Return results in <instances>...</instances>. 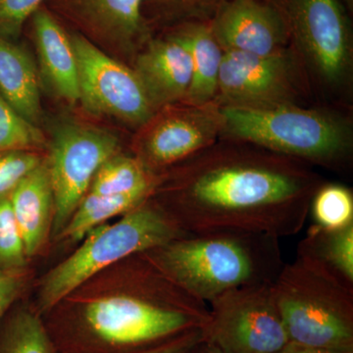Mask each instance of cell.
Here are the masks:
<instances>
[{
	"label": "cell",
	"instance_id": "obj_21",
	"mask_svg": "<svg viewBox=\"0 0 353 353\" xmlns=\"http://www.w3.org/2000/svg\"><path fill=\"white\" fill-rule=\"evenodd\" d=\"M152 190H139L117 196H99L88 192L58 239L82 241L94 228L118 215L126 214L152 196Z\"/></svg>",
	"mask_w": 353,
	"mask_h": 353
},
{
	"label": "cell",
	"instance_id": "obj_27",
	"mask_svg": "<svg viewBox=\"0 0 353 353\" xmlns=\"http://www.w3.org/2000/svg\"><path fill=\"white\" fill-rule=\"evenodd\" d=\"M24 241L9 196L0 199V268L23 273L27 265Z\"/></svg>",
	"mask_w": 353,
	"mask_h": 353
},
{
	"label": "cell",
	"instance_id": "obj_2",
	"mask_svg": "<svg viewBox=\"0 0 353 353\" xmlns=\"http://www.w3.org/2000/svg\"><path fill=\"white\" fill-rule=\"evenodd\" d=\"M122 292L43 320L60 353H134L203 330L208 305L165 277L143 254L131 257Z\"/></svg>",
	"mask_w": 353,
	"mask_h": 353
},
{
	"label": "cell",
	"instance_id": "obj_4",
	"mask_svg": "<svg viewBox=\"0 0 353 353\" xmlns=\"http://www.w3.org/2000/svg\"><path fill=\"white\" fill-rule=\"evenodd\" d=\"M221 111L224 121L221 137L248 141L336 173L352 167V108L317 103L221 108Z\"/></svg>",
	"mask_w": 353,
	"mask_h": 353
},
{
	"label": "cell",
	"instance_id": "obj_14",
	"mask_svg": "<svg viewBox=\"0 0 353 353\" xmlns=\"http://www.w3.org/2000/svg\"><path fill=\"white\" fill-rule=\"evenodd\" d=\"M143 3V0H48L46 4L78 26L88 38L137 54L152 38Z\"/></svg>",
	"mask_w": 353,
	"mask_h": 353
},
{
	"label": "cell",
	"instance_id": "obj_17",
	"mask_svg": "<svg viewBox=\"0 0 353 353\" xmlns=\"http://www.w3.org/2000/svg\"><path fill=\"white\" fill-rule=\"evenodd\" d=\"M9 199L27 256H34L46 245L54 218V197L46 160L21 181Z\"/></svg>",
	"mask_w": 353,
	"mask_h": 353
},
{
	"label": "cell",
	"instance_id": "obj_34",
	"mask_svg": "<svg viewBox=\"0 0 353 353\" xmlns=\"http://www.w3.org/2000/svg\"><path fill=\"white\" fill-rule=\"evenodd\" d=\"M189 352H187V353H189Z\"/></svg>",
	"mask_w": 353,
	"mask_h": 353
},
{
	"label": "cell",
	"instance_id": "obj_26",
	"mask_svg": "<svg viewBox=\"0 0 353 353\" xmlns=\"http://www.w3.org/2000/svg\"><path fill=\"white\" fill-rule=\"evenodd\" d=\"M44 143L38 126L25 120L0 94V152L32 150Z\"/></svg>",
	"mask_w": 353,
	"mask_h": 353
},
{
	"label": "cell",
	"instance_id": "obj_25",
	"mask_svg": "<svg viewBox=\"0 0 353 353\" xmlns=\"http://www.w3.org/2000/svg\"><path fill=\"white\" fill-rule=\"evenodd\" d=\"M228 0H143V15L152 30L155 20L173 26L185 22H209Z\"/></svg>",
	"mask_w": 353,
	"mask_h": 353
},
{
	"label": "cell",
	"instance_id": "obj_22",
	"mask_svg": "<svg viewBox=\"0 0 353 353\" xmlns=\"http://www.w3.org/2000/svg\"><path fill=\"white\" fill-rule=\"evenodd\" d=\"M0 353H60L37 310L11 307L0 320Z\"/></svg>",
	"mask_w": 353,
	"mask_h": 353
},
{
	"label": "cell",
	"instance_id": "obj_8",
	"mask_svg": "<svg viewBox=\"0 0 353 353\" xmlns=\"http://www.w3.org/2000/svg\"><path fill=\"white\" fill-rule=\"evenodd\" d=\"M314 101L306 70L290 46L270 55L225 51L215 99L221 108L313 105Z\"/></svg>",
	"mask_w": 353,
	"mask_h": 353
},
{
	"label": "cell",
	"instance_id": "obj_33",
	"mask_svg": "<svg viewBox=\"0 0 353 353\" xmlns=\"http://www.w3.org/2000/svg\"><path fill=\"white\" fill-rule=\"evenodd\" d=\"M189 353H222L212 343L208 341H201L196 347L192 348Z\"/></svg>",
	"mask_w": 353,
	"mask_h": 353
},
{
	"label": "cell",
	"instance_id": "obj_30",
	"mask_svg": "<svg viewBox=\"0 0 353 353\" xmlns=\"http://www.w3.org/2000/svg\"><path fill=\"white\" fill-rule=\"evenodd\" d=\"M24 274L0 268V320L16 303L24 289Z\"/></svg>",
	"mask_w": 353,
	"mask_h": 353
},
{
	"label": "cell",
	"instance_id": "obj_19",
	"mask_svg": "<svg viewBox=\"0 0 353 353\" xmlns=\"http://www.w3.org/2000/svg\"><path fill=\"white\" fill-rule=\"evenodd\" d=\"M170 31L185 41L192 57V83L181 103L189 105L213 103L217 94L225 51L216 41L209 23L199 21L181 23L171 27Z\"/></svg>",
	"mask_w": 353,
	"mask_h": 353
},
{
	"label": "cell",
	"instance_id": "obj_32",
	"mask_svg": "<svg viewBox=\"0 0 353 353\" xmlns=\"http://www.w3.org/2000/svg\"><path fill=\"white\" fill-rule=\"evenodd\" d=\"M277 353H353L339 352L334 350H325V348L309 347V345H301V343L289 341L282 350Z\"/></svg>",
	"mask_w": 353,
	"mask_h": 353
},
{
	"label": "cell",
	"instance_id": "obj_13",
	"mask_svg": "<svg viewBox=\"0 0 353 353\" xmlns=\"http://www.w3.org/2000/svg\"><path fill=\"white\" fill-rule=\"evenodd\" d=\"M208 23L224 51L270 55L290 46L284 18L269 0H228Z\"/></svg>",
	"mask_w": 353,
	"mask_h": 353
},
{
	"label": "cell",
	"instance_id": "obj_7",
	"mask_svg": "<svg viewBox=\"0 0 353 353\" xmlns=\"http://www.w3.org/2000/svg\"><path fill=\"white\" fill-rule=\"evenodd\" d=\"M273 292L290 341L353 352V287L296 255L283 265Z\"/></svg>",
	"mask_w": 353,
	"mask_h": 353
},
{
	"label": "cell",
	"instance_id": "obj_6",
	"mask_svg": "<svg viewBox=\"0 0 353 353\" xmlns=\"http://www.w3.org/2000/svg\"><path fill=\"white\" fill-rule=\"evenodd\" d=\"M187 234L150 197L117 222L92 230L82 245L43 278L37 311L48 314L106 267Z\"/></svg>",
	"mask_w": 353,
	"mask_h": 353
},
{
	"label": "cell",
	"instance_id": "obj_15",
	"mask_svg": "<svg viewBox=\"0 0 353 353\" xmlns=\"http://www.w3.org/2000/svg\"><path fill=\"white\" fill-rule=\"evenodd\" d=\"M132 68L155 111L182 102L192 83L189 48L171 31L148 39L134 57Z\"/></svg>",
	"mask_w": 353,
	"mask_h": 353
},
{
	"label": "cell",
	"instance_id": "obj_20",
	"mask_svg": "<svg viewBox=\"0 0 353 353\" xmlns=\"http://www.w3.org/2000/svg\"><path fill=\"white\" fill-rule=\"evenodd\" d=\"M296 255L319 264L353 287V225L339 230L312 225L297 246Z\"/></svg>",
	"mask_w": 353,
	"mask_h": 353
},
{
	"label": "cell",
	"instance_id": "obj_9",
	"mask_svg": "<svg viewBox=\"0 0 353 353\" xmlns=\"http://www.w3.org/2000/svg\"><path fill=\"white\" fill-rule=\"evenodd\" d=\"M208 305L203 341L222 353H277L290 341L273 283L230 290Z\"/></svg>",
	"mask_w": 353,
	"mask_h": 353
},
{
	"label": "cell",
	"instance_id": "obj_29",
	"mask_svg": "<svg viewBox=\"0 0 353 353\" xmlns=\"http://www.w3.org/2000/svg\"><path fill=\"white\" fill-rule=\"evenodd\" d=\"M48 0H0V38L17 41L26 23Z\"/></svg>",
	"mask_w": 353,
	"mask_h": 353
},
{
	"label": "cell",
	"instance_id": "obj_5",
	"mask_svg": "<svg viewBox=\"0 0 353 353\" xmlns=\"http://www.w3.org/2000/svg\"><path fill=\"white\" fill-rule=\"evenodd\" d=\"M269 1L284 18L316 101L352 108L353 37L345 0Z\"/></svg>",
	"mask_w": 353,
	"mask_h": 353
},
{
	"label": "cell",
	"instance_id": "obj_16",
	"mask_svg": "<svg viewBox=\"0 0 353 353\" xmlns=\"http://www.w3.org/2000/svg\"><path fill=\"white\" fill-rule=\"evenodd\" d=\"M28 22L31 23L38 52L39 77L58 99L76 103L79 101L78 68L69 32L46 6L32 14Z\"/></svg>",
	"mask_w": 353,
	"mask_h": 353
},
{
	"label": "cell",
	"instance_id": "obj_12",
	"mask_svg": "<svg viewBox=\"0 0 353 353\" xmlns=\"http://www.w3.org/2000/svg\"><path fill=\"white\" fill-rule=\"evenodd\" d=\"M224 126L217 103H176L159 109L141 128L137 154L157 175L214 143Z\"/></svg>",
	"mask_w": 353,
	"mask_h": 353
},
{
	"label": "cell",
	"instance_id": "obj_11",
	"mask_svg": "<svg viewBox=\"0 0 353 353\" xmlns=\"http://www.w3.org/2000/svg\"><path fill=\"white\" fill-rule=\"evenodd\" d=\"M78 68L79 101L88 112L139 130L157 111L132 68L104 53L82 32H69Z\"/></svg>",
	"mask_w": 353,
	"mask_h": 353
},
{
	"label": "cell",
	"instance_id": "obj_24",
	"mask_svg": "<svg viewBox=\"0 0 353 353\" xmlns=\"http://www.w3.org/2000/svg\"><path fill=\"white\" fill-rule=\"evenodd\" d=\"M313 225L339 230L353 225V192L347 185L324 182L316 190L309 215Z\"/></svg>",
	"mask_w": 353,
	"mask_h": 353
},
{
	"label": "cell",
	"instance_id": "obj_1",
	"mask_svg": "<svg viewBox=\"0 0 353 353\" xmlns=\"http://www.w3.org/2000/svg\"><path fill=\"white\" fill-rule=\"evenodd\" d=\"M167 172L152 197L189 234L294 236L325 182L311 165L224 137Z\"/></svg>",
	"mask_w": 353,
	"mask_h": 353
},
{
	"label": "cell",
	"instance_id": "obj_3",
	"mask_svg": "<svg viewBox=\"0 0 353 353\" xmlns=\"http://www.w3.org/2000/svg\"><path fill=\"white\" fill-rule=\"evenodd\" d=\"M141 254L208 305L230 290L271 284L284 265L279 239L243 232L187 234Z\"/></svg>",
	"mask_w": 353,
	"mask_h": 353
},
{
	"label": "cell",
	"instance_id": "obj_31",
	"mask_svg": "<svg viewBox=\"0 0 353 353\" xmlns=\"http://www.w3.org/2000/svg\"><path fill=\"white\" fill-rule=\"evenodd\" d=\"M203 341V330L190 332L178 338L134 353H187Z\"/></svg>",
	"mask_w": 353,
	"mask_h": 353
},
{
	"label": "cell",
	"instance_id": "obj_18",
	"mask_svg": "<svg viewBox=\"0 0 353 353\" xmlns=\"http://www.w3.org/2000/svg\"><path fill=\"white\" fill-rule=\"evenodd\" d=\"M0 94L20 116L38 126L41 77L31 55L16 41L0 38Z\"/></svg>",
	"mask_w": 353,
	"mask_h": 353
},
{
	"label": "cell",
	"instance_id": "obj_23",
	"mask_svg": "<svg viewBox=\"0 0 353 353\" xmlns=\"http://www.w3.org/2000/svg\"><path fill=\"white\" fill-rule=\"evenodd\" d=\"M160 175L153 173L138 157L113 155L95 174L88 192L99 196H117L139 190L154 192Z\"/></svg>",
	"mask_w": 353,
	"mask_h": 353
},
{
	"label": "cell",
	"instance_id": "obj_28",
	"mask_svg": "<svg viewBox=\"0 0 353 353\" xmlns=\"http://www.w3.org/2000/svg\"><path fill=\"white\" fill-rule=\"evenodd\" d=\"M43 160L32 150L0 152V199L10 196L21 181Z\"/></svg>",
	"mask_w": 353,
	"mask_h": 353
},
{
	"label": "cell",
	"instance_id": "obj_10",
	"mask_svg": "<svg viewBox=\"0 0 353 353\" xmlns=\"http://www.w3.org/2000/svg\"><path fill=\"white\" fill-rule=\"evenodd\" d=\"M119 150V139L105 130L78 123L55 129L46 160L54 197L53 236L57 238L63 231L97 172Z\"/></svg>",
	"mask_w": 353,
	"mask_h": 353
}]
</instances>
